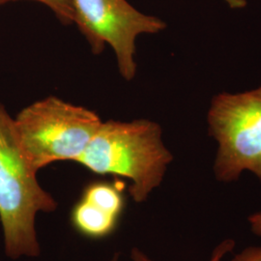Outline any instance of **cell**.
Wrapping results in <instances>:
<instances>
[{"instance_id": "obj_10", "label": "cell", "mask_w": 261, "mask_h": 261, "mask_svg": "<svg viewBox=\"0 0 261 261\" xmlns=\"http://www.w3.org/2000/svg\"><path fill=\"white\" fill-rule=\"evenodd\" d=\"M231 261H261V246H251L235 254Z\"/></svg>"}, {"instance_id": "obj_6", "label": "cell", "mask_w": 261, "mask_h": 261, "mask_svg": "<svg viewBox=\"0 0 261 261\" xmlns=\"http://www.w3.org/2000/svg\"><path fill=\"white\" fill-rule=\"evenodd\" d=\"M119 219L83 198H80L71 212V222L75 230L91 239L110 236L115 230Z\"/></svg>"}, {"instance_id": "obj_1", "label": "cell", "mask_w": 261, "mask_h": 261, "mask_svg": "<svg viewBox=\"0 0 261 261\" xmlns=\"http://www.w3.org/2000/svg\"><path fill=\"white\" fill-rule=\"evenodd\" d=\"M172 160L163 142L161 127L140 119L102 122L75 163L96 174L129 179V194L134 201L141 203L162 184Z\"/></svg>"}, {"instance_id": "obj_2", "label": "cell", "mask_w": 261, "mask_h": 261, "mask_svg": "<svg viewBox=\"0 0 261 261\" xmlns=\"http://www.w3.org/2000/svg\"><path fill=\"white\" fill-rule=\"evenodd\" d=\"M56 208L20 147L14 119L0 103V223L5 253L13 259L38 256L37 215Z\"/></svg>"}, {"instance_id": "obj_13", "label": "cell", "mask_w": 261, "mask_h": 261, "mask_svg": "<svg viewBox=\"0 0 261 261\" xmlns=\"http://www.w3.org/2000/svg\"><path fill=\"white\" fill-rule=\"evenodd\" d=\"M111 261H119V254L118 253H116L113 257H112Z\"/></svg>"}, {"instance_id": "obj_11", "label": "cell", "mask_w": 261, "mask_h": 261, "mask_svg": "<svg viewBox=\"0 0 261 261\" xmlns=\"http://www.w3.org/2000/svg\"><path fill=\"white\" fill-rule=\"evenodd\" d=\"M248 222L251 226L252 233L261 237V211L251 215L248 218Z\"/></svg>"}, {"instance_id": "obj_5", "label": "cell", "mask_w": 261, "mask_h": 261, "mask_svg": "<svg viewBox=\"0 0 261 261\" xmlns=\"http://www.w3.org/2000/svg\"><path fill=\"white\" fill-rule=\"evenodd\" d=\"M75 20L83 35L99 54L106 44L115 53L122 76L130 81L137 72L136 40L167 28L159 18L136 9L127 0H72Z\"/></svg>"}, {"instance_id": "obj_8", "label": "cell", "mask_w": 261, "mask_h": 261, "mask_svg": "<svg viewBox=\"0 0 261 261\" xmlns=\"http://www.w3.org/2000/svg\"><path fill=\"white\" fill-rule=\"evenodd\" d=\"M19 0H0V5ZM45 4L56 14L57 19L64 24L74 23L75 13L72 0H33Z\"/></svg>"}, {"instance_id": "obj_9", "label": "cell", "mask_w": 261, "mask_h": 261, "mask_svg": "<svg viewBox=\"0 0 261 261\" xmlns=\"http://www.w3.org/2000/svg\"><path fill=\"white\" fill-rule=\"evenodd\" d=\"M234 247H235V241L233 239H225L215 248L209 261H222L227 253L233 251ZM130 257H132V261H153L138 248H134L132 250Z\"/></svg>"}, {"instance_id": "obj_4", "label": "cell", "mask_w": 261, "mask_h": 261, "mask_svg": "<svg viewBox=\"0 0 261 261\" xmlns=\"http://www.w3.org/2000/svg\"><path fill=\"white\" fill-rule=\"evenodd\" d=\"M209 135L219 144L215 177L224 183L251 171L261 183V86L214 97L208 112Z\"/></svg>"}, {"instance_id": "obj_7", "label": "cell", "mask_w": 261, "mask_h": 261, "mask_svg": "<svg viewBox=\"0 0 261 261\" xmlns=\"http://www.w3.org/2000/svg\"><path fill=\"white\" fill-rule=\"evenodd\" d=\"M123 183L95 181L84 188L81 198L99 206L117 218L121 217L125 207Z\"/></svg>"}, {"instance_id": "obj_3", "label": "cell", "mask_w": 261, "mask_h": 261, "mask_svg": "<svg viewBox=\"0 0 261 261\" xmlns=\"http://www.w3.org/2000/svg\"><path fill=\"white\" fill-rule=\"evenodd\" d=\"M14 122L20 147L37 172L56 162H75L102 124L97 113L56 97L24 108Z\"/></svg>"}, {"instance_id": "obj_12", "label": "cell", "mask_w": 261, "mask_h": 261, "mask_svg": "<svg viewBox=\"0 0 261 261\" xmlns=\"http://www.w3.org/2000/svg\"><path fill=\"white\" fill-rule=\"evenodd\" d=\"M231 8L233 9H239V8H243L247 5L246 0H224Z\"/></svg>"}]
</instances>
